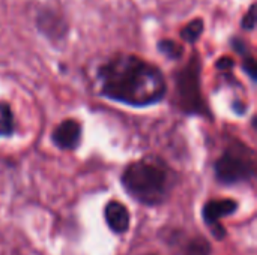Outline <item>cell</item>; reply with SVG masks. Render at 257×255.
Wrapping results in <instances>:
<instances>
[{"label": "cell", "instance_id": "cell-1", "mask_svg": "<svg viewBox=\"0 0 257 255\" xmlns=\"http://www.w3.org/2000/svg\"><path fill=\"white\" fill-rule=\"evenodd\" d=\"M98 83L105 98L133 107L157 104L167 92L163 72L134 54H116L101 65Z\"/></svg>", "mask_w": 257, "mask_h": 255}, {"label": "cell", "instance_id": "cell-2", "mask_svg": "<svg viewBox=\"0 0 257 255\" xmlns=\"http://www.w3.org/2000/svg\"><path fill=\"white\" fill-rule=\"evenodd\" d=\"M126 192L143 204H158L169 191V171L155 159H140L130 164L122 174Z\"/></svg>", "mask_w": 257, "mask_h": 255}, {"label": "cell", "instance_id": "cell-3", "mask_svg": "<svg viewBox=\"0 0 257 255\" xmlns=\"http://www.w3.org/2000/svg\"><path fill=\"white\" fill-rule=\"evenodd\" d=\"M256 170L254 153L244 144H232L215 162L217 179L226 185L245 182L253 177Z\"/></svg>", "mask_w": 257, "mask_h": 255}, {"label": "cell", "instance_id": "cell-4", "mask_svg": "<svg viewBox=\"0 0 257 255\" xmlns=\"http://www.w3.org/2000/svg\"><path fill=\"white\" fill-rule=\"evenodd\" d=\"M176 102L184 113L206 114V105L200 90V63L193 57L187 68L176 77Z\"/></svg>", "mask_w": 257, "mask_h": 255}, {"label": "cell", "instance_id": "cell-5", "mask_svg": "<svg viewBox=\"0 0 257 255\" xmlns=\"http://www.w3.org/2000/svg\"><path fill=\"white\" fill-rule=\"evenodd\" d=\"M36 26H38L39 32L51 41L63 39L66 32H68V26H66L65 18L51 9H44L38 14Z\"/></svg>", "mask_w": 257, "mask_h": 255}, {"label": "cell", "instance_id": "cell-6", "mask_svg": "<svg viewBox=\"0 0 257 255\" xmlns=\"http://www.w3.org/2000/svg\"><path fill=\"white\" fill-rule=\"evenodd\" d=\"M80 138H81V125L74 119L63 120L53 132V143L65 150L75 149L80 143Z\"/></svg>", "mask_w": 257, "mask_h": 255}, {"label": "cell", "instance_id": "cell-7", "mask_svg": "<svg viewBox=\"0 0 257 255\" xmlns=\"http://www.w3.org/2000/svg\"><path fill=\"white\" fill-rule=\"evenodd\" d=\"M238 203L230 198H221V200H211L205 204L203 207V219L208 225L214 227L220 224V219L232 215L236 212Z\"/></svg>", "mask_w": 257, "mask_h": 255}, {"label": "cell", "instance_id": "cell-8", "mask_svg": "<svg viewBox=\"0 0 257 255\" xmlns=\"http://www.w3.org/2000/svg\"><path fill=\"white\" fill-rule=\"evenodd\" d=\"M105 222L113 233L122 234L130 228V212L119 201H110L104 210Z\"/></svg>", "mask_w": 257, "mask_h": 255}, {"label": "cell", "instance_id": "cell-9", "mask_svg": "<svg viewBox=\"0 0 257 255\" xmlns=\"http://www.w3.org/2000/svg\"><path fill=\"white\" fill-rule=\"evenodd\" d=\"M203 29H205V23H203V20H202V18H194V20H191V21H190V23L182 29L181 36H182V39H184L185 42H188V44H194V42H197V41H199V38L202 36Z\"/></svg>", "mask_w": 257, "mask_h": 255}, {"label": "cell", "instance_id": "cell-10", "mask_svg": "<svg viewBox=\"0 0 257 255\" xmlns=\"http://www.w3.org/2000/svg\"><path fill=\"white\" fill-rule=\"evenodd\" d=\"M184 255H211V245L202 236L193 237L184 246Z\"/></svg>", "mask_w": 257, "mask_h": 255}, {"label": "cell", "instance_id": "cell-11", "mask_svg": "<svg viewBox=\"0 0 257 255\" xmlns=\"http://www.w3.org/2000/svg\"><path fill=\"white\" fill-rule=\"evenodd\" d=\"M14 116L11 107L5 102L0 104V135L8 137L14 132Z\"/></svg>", "mask_w": 257, "mask_h": 255}, {"label": "cell", "instance_id": "cell-12", "mask_svg": "<svg viewBox=\"0 0 257 255\" xmlns=\"http://www.w3.org/2000/svg\"><path fill=\"white\" fill-rule=\"evenodd\" d=\"M158 50L169 59H173V60H178L182 57L184 54V48L182 45L176 44L175 41H170V39H163L158 42Z\"/></svg>", "mask_w": 257, "mask_h": 255}, {"label": "cell", "instance_id": "cell-13", "mask_svg": "<svg viewBox=\"0 0 257 255\" xmlns=\"http://www.w3.org/2000/svg\"><path fill=\"white\" fill-rule=\"evenodd\" d=\"M241 26L245 30H254V27H256V5L250 6V9L247 11V14L242 18Z\"/></svg>", "mask_w": 257, "mask_h": 255}, {"label": "cell", "instance_id": "cell-14", "mask_svg": "<svg viewBox=\"0 0 257 255\" xmlns=\"http://www.w3.org/2000/svg\"><path fill=\"white\" fill-rule=\"evenodd\" d=\"M244 69L251 77V80H256V60L251 54L244 59Z\"/></svg>", "mask_w": 257, "mask_h": 255}, {"label": "cell", "instance_id": "cell-15", "mask_svg": "<svg viewBox=\"0 0 257 255\" xmlns=\"http://www.w3.org/2000/svg\"><path fill=\"white\" fill-rule=\"evenodd\" d=\"M232 66H233V60L229 59V57H223V59H220L218 63H217V68H218V69H230Z\"/></svg>", "mask_w": 257, "mask_h": 255}]
</instances>
